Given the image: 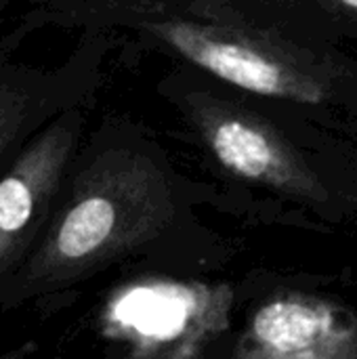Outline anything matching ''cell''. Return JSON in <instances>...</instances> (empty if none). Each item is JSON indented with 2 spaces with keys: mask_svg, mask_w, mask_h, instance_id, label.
I'll list each match as a JSON object with an SVG mask.
<instances>
[{
  "mask_svg": "<svg viewBox=\"0 0 357 359\" xmlns=\"http://www.w3.org/2000/svg\"><path fill=\"white\" fill-rule=\"evenodd\" d=\"M213 147L225 166L250 179L263 177L274 164V149L267 139L252 126L238 120L223 122L215 130Z\"/></svg>",
  "mask_w": 357,
  "mask_h": 359,
  "instance_id": "5",
  "label": "cell"
},
{
  "mask_svg": "<svg viewBox=\"0 0 357 359\" xmlns=\"http://www.w3.org/2000/svg\"><path fill=\"white\" fill-rule=\"evenodd\" d=\"M63 78L0 57V177L25 145L59 116Z\"/></svg>",
  "mask_w": 357,
  "mask_h": 359,
  "instance_id": "2",
  "label": "cell"
},
{
  "mask_svg": "<svg viewBox=\"0 0 357 359\" xmlns=\"http://www.w3.org/2000/svg\"><path fill=\"white\" fill-rule=\"evenodd\" d=\"M345 4H349V6H356L357 8V0H343Z\"/></svg>",
  "mask_w": 357,
  "mask_h": 359,
  "instance_id": "6",
  "label": "cell"
},
{
  "mask_svg": "<svg viewBox=\"0 0 357 359\" xmlns=\"http://www.w3.org/2000/svg\"><path fill=\"white\" fill-rule=\"evenodd\" d=\"M76 141V118H53L0 177V294L42 240Z\"/></svg>",
  "mask_w": 357,
  "mask_h": 359,
  "instance_id": "1",
  "label": "cell"
},
{
  "mask_svg": "<svg viewBox=\"0 0 357 359\" xmlns=\"http://www.w3.org/2000/svg\"><path fill=\"white\" fill-rule=\"evenodd\" d=\"M168 40L191 61L231 84L263 95H290V90H286L284 72L250 48L204 38L189 27H170Z\"/></svg>",
  "mask_w": 357,
  "mask_h": 359,
  "instance_id": "3",
  "label": "cell"
},
{
  "mask_svg": "<svg viewBox=\"0 0 357 359\" xmlns=\"http://www.w3.org/2000/svg\"><path fill=\"white\" fill-rule=\"evenodd\" d=\"M322 332V316L303 305L278 303L261 311L257 318L259 339L282 355L309 353V349L320 341Z\"/></svg>",
  "mask_w": 357,
  "mask_h": 359,
  "instance_id": "4",
  "label": "cell"
}]
</instances>
